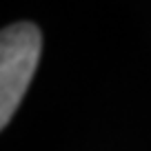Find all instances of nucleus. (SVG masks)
Returning <instances> with one entry per match:
<instances>
[{
    "label": "nucleus",
    "mask_w": 151,
    "mask_h": 151,
    "mask_svg": "<svg viewBox=\"0 0 151 151\" xmlns=\"http://www.w3.org/2000/svg\"><path fill=\"white\" fill-rule=\"evenodd\" d=\"M42 36L33 22H16L0 36V127L9 124L40 60Z\"/></svg>",
    "instance_id": "f257e3e1"
}]
</instances>
